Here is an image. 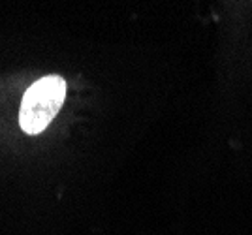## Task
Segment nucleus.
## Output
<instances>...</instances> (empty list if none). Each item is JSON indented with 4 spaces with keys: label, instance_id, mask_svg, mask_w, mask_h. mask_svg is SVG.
I'll return each mask as SVG.
<instances>
[{
    "label": "nucleus",
    "instance_id": "nucleus-1",
    "mask_svg": "<svg viewBox=\"0 0 252 235\" xmlns=\"http://www.w3.org/2000/svg\"><path fill=\"white\" fill-rule=\"evenodd\" d=\"M68 85L61 75H45L29 87L21 102L19 124L21 130L36 136L51 124L66 100Z\"/></svg>",
    "mask_w": 252,
    "mask_h": 235
}]
</instances>
